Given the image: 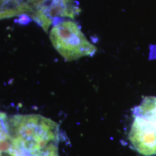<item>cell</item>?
I'll return each instance as SVG.
<instances>
[{
	"mask_svg": "<svg viewBox=\"0 0 156 156\" xmlns=\"http://www.w3.org/2000/svg\"><path fill=\"white\" fill-rule=\"evenodd\" d=\"M6 125L23 156H58V127L40 115L6 116Z\"/></svg>",
	"mask_w": 156,
	"mask_h": 156,
	"instance_id": "obj_1",
	"label": "cell"
},
{
	"mask_svg": "<svg viewBox=\"0 0 156 156\" xmlns=\"http://www.w3.org/2000/svg\"><path fill=\"white\" fill-rule=\"evenodd\" d=\"M129 140L144 156L156 155V97L146 96L132 110Z\"/></svg>",
	"mask_w": 156,
	"mask_h": 156,
	"instance_id": "obj_2",
	"label": "cell"
},
{
	"mask_svg": "<svg viewBox=\"0 0 156 156\" xmlns=\"http://www.w3.org/2000/svg\"><path fill=\"white\" fill-rule=\"evenodd\" d=\"M51 40L56 49L69 61L93 55L96 50L77 25L71 21L55 25L51 31Z\"/></svg>",
	"mask_w": 156,
	"mask_h": 156,
	"instance_id": "obj_3",
	"label": "cell"
},
{
	"mask_svg": "<svg viewBox=\"0 0 156 156\" xmlns=\"http://www.w3.org/2000/svg\"><path fill=\"white\" fill-rule=\"evenodd\" d=\"M6 116L0 112V156H23L7 130Z\"/></svg>",
	"mask_w": 156,
	"mask_h": 156,
	"instance_id": "obj_4",
	"label": "cell"
},
{
	"mask_svg": "<svg viewBox=\"0 0 156 156\" xmlns=\"http://www.w3.org/2000/svg\"><path fill=\"white\" fill-rule=\"evenodd\" d=\"M17 2V0H15ZM23 1L26 2V5H32V6H38L40 5H42L43 3H44L45 2H46V0H23Z\"/></svg>",
	"mask_w": 156,
	"mask_h": 156,
	"instance_id": "obj_5",
	"label": "cell"
}]
</instances>
